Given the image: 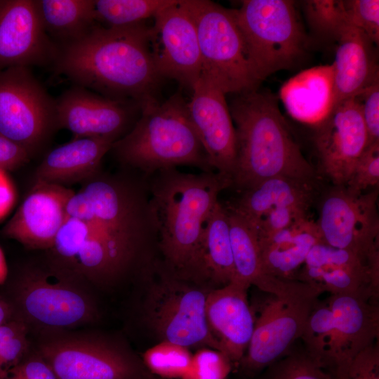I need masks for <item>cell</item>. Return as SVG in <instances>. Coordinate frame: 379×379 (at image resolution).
<instances>
[{"label":"cell","mask_w":379,"mask_h":379,"mask_svg":"<svg viewBox=\"0 0 379 379\" xmlns=\"http://www.w3.org/2000/svg\"><path fill=\"white\" fill-rule=\"evenodd\" d=\"M12 313L13 310L10 305L0 299V325L11 321Z\"/></svg>","instance_id":"obj_46"},{"label":"cell","mask_w":379,"mask_h":379,"mask_svg":"<svg viewBox=\"0 0 379 379\" xmlns=\"http://www.w3.org/2000/svg\"><path fill=\"white\" fill-rule=\"evenodd\" d=\"M249 287L233 280L208 292L206 317L219 351L232 362L241 361L250 343L255 319L248 301Z\"/></svg>","instance_id":"obj_21"},{"label":"cell","mask_w":379,"mask_h":379,"mask_svg":"<svg viewBox=\"0 0 379 379\" xmlns=\"http://www.w3.org/2000/svg\"><path fill=\"white\" fill-rule=\"evenodd\" d=\"M274 379H332L328 370L309 356H293L277 367Z\"/></svg>","instance_id":"obj_41"},{"label":"cell","mask_w":379,"mask_h":379,"mask_svg":"<svg viewBox=\"0 0 379 379\" xmlns=\"http://www.w3.org/2000/svg\"><path fill=\"white\" fill-rule=\"evenodd\" d=\"M156 379H164V378H156Z\"/></svg>","instance_id":"obj_48"},{"label":"cell","mask_w":379,"mask_h":379,"mask_svg":"<svg viewBox=\"0 0 379 379\" xmlns=\"http://www.w3.org/2000/svg\"><path fill=\"white\" fill-rule=\"evenodd\" d=\"M66 213L48 255L85 282L114 283L159 252L149 177L137 171L101 169L74 192Z\"/></svg>","instance_id":"obj_1"},{"label":"cell","mask_w":379,"mask_h":379,"mask_svg":"<svg viewBox=\"0 0 379 379\" xmlns=\"http://www.w3.org/2000/svg\"><path fill=\"white\" fill-rule=\"evenodd\" d=\"M27 349V327L22 321H9L0 325V376L18 364Z\"/></svg>","instance_id":"obj_36"},{"label":"cell","mask_w":379,"mask_h":379,"mask_svg":"<svg viewBox=\"0 0 379 379\" xmlns=\"http://www.w3.org/2000/svg\"><path fill=\"white\" fill-rule=\"evenodd\" d=\"M152 373L164 379H182L190 368L192 354L182 345L161 340L142 356Z\"/></svg>","instance_id":"obj_33"},{"label":"cell","mask_w":379,"mask_h":379,"mask_svg":"<svg viewBox=\"0 0 379 379\" xmlns=\"http://www.w3.org/2000/svg\"><path fill=\"white\" fill-rule=\"evenodd\" d=\"M378 188L356 194L333 185L322 196L316 221L321 241L357 253L379 257Z\"/></svg>","instance_id":"obj_11"},{"label":"cell","mask_w":379,"mask_h":379,"mask_svg":"<svg viewBox=\"0 0 379 379\" xmlns=\"http://www.w3.org/2000/svg\"><path fill=\"white\" fill-rule=\"evenodd\" d=\"M175 0H95L97 21L107 27H120L145 22Z\"/></svg>","instance_id":"obj_31"},{"label":"cell","mask_w":379,"mask_h":379,"mask_svg":"<svg viewBox=\"0 0 379 379\" xmlns=\"http://www.w3.org/2000/svg\"><path fill=\"white\" fill-rule=\"evenodd\" d=\"M234 277L228 213L218 201L204 227L197 278L208 279L222 286Z\"/></svg>","instance_id":"obj_29"},{"label":"cell","mask_w":379,"mask_h":379,"mask_svg":"<svg viewBox=\"0 0 379 379\" xmlns=\"http://www.w3.org/2000/svg\"><path fill=\"white\" fill-rule=\"evenodd\" d=\"M161 280L151 289L147 319L161 340L187 348L208 347L219 351L206 317L208 292L191 286L164 270Z\"/></svg>","instance_id":"obj_10"},{"label":"cell","mask_w":379,"mask_h":379,"mask_svg":"<svg viewBox=\"0 0 379 379\" xmlns=\"http://www.w3.org/2000/svg\"><path fill=\"white\" fill-rule=\"evenodd\" d=\"M309 210L293 206L275 207L263 214L254 223H248L253 227L258 239H262L310 218Z\"/></svg>","instance_id":"obj_39"},{"label":"cell","mask_w":379,"mask_h":379,"mask_svg":"<svg viewBox=\"0 0 379 379\" xmlns=\"http://www.w3.org/2000/svg\"><path fill=\"white\" fill-rule=\"evenodd\" d=\"M58 130L55 100L29 67L0 71V134L32 159L46 149Z\"/></svg>","instance_id":"obj_9"},{"label":"cell","mask_w":379,"mask_h":379,"mask_svg":"<svg viewBox=\"0 0 379 379\" xmlns=\"http://www.w3.org/2000/svg\"><path fill=\"white\" fill-rule=\"evenodd\" d=\"M85 281L54 262L30 265L20 274L15 301L23 316L49 328L75 327L91 321L95 310L82 288Z\"/></svg>","instance_id":"obj_8"},{"label":"cell","mask_w":379,"mask_h":379,"mask_svg":"<svg viewBox=\"0 0 379 379\" xmlns=\"http://www.w3.org/2000/svg\"><path fill=\"white\" fill-rule=\"evenodd\" d=\"M187 102L192 126L214 171L231 186L236 155V132L225 93L201 77L192 88Z\"/></svg>","instance_id":"obj_17"},{"label":"cell","mask_w":379,"mask_h":379,"mask_svg":"<svg viewBox=\"0 0 379 379\" xmlns=\"http://www.w3.org/2000/svg\"><path fill=\"white\" fill-rule=\"evenodd\" d=\"M314 145L319 168L334 185H345L353 167L368 145L365 125L355 99L333 107L315 125Z\"/></svg>","instance_id":"obj_16"},{"label":"cell","mask_w":379,"mask_h":379,"mask_svg":"<svg viewBox=\"0 0 379 379\" xmlns=\"http://www.w3.org/2000/svg\"><path fill=\"white\" fill-rule=\"evenodd\" d=\"M0 379H4V378H2L0 376Z\"/></svg>","instance_id":"obj_49"},{"label":"cell","mask_w":379,"mask_h":379,"mask_svg":"<svg viewBox=\"0 0 379 379\" xmlns=\"http://www.w3.org/2000/svg\"><path fill=\"white\" fill-rule=\"evenodd\" d=\"M15 198V189L6 172L0 170V219L12 208Z\"/></svg>","instance_id":"obj_45"},{"label":"cell","mask_w":379,"mask_h":379,"mask_svg":"<svg viewBox=\"0 0 379 379\" xmlns=\"http://www.w3.org/2000/svg\"><path fill=\"white\" fill-rule=\"evenodd\" d=\"M379 142L368 145L356 161L345 184L350 192L364 193L368 188H378Z\"/></svg>","instance_id":"obj_37"},{"label":"cell","mask_w":379,"mask_h":379,"mask_svg":"<svg viewBox=\"0 0 379 379\" xmlns=\"http://www.w3.org/2000/svg\"><path fill=\"white\" fill-rule=\"evenodd\" d=\"M278 104L274 94L258 88L237 94L232 101L237 155L230 187L242 192L275 176L317 180Z\"/></svg>","instance_id":"obj_4"},{"label":"cell","mask_w":379,"mask_h":379,"mask_svg":"<svg viewBox=\"0 0 379 379\" xmlns=\"http://www.w3.org/2000/svg\"><path fill=\"white\" fill-rule=\"evenodd\" d=\"M116 140L110 138H73L46 153L35 171V182L67 187L82 184L101 168Z\"/></svg>","instance_id":"obj_23"},{"label":"cell","mask_w":379,"mask_h":379,"mask_svg":"<svg viewBox=\"0 0 379 379\" xmlns=\"http://www.w3.org/2000/svg\"><path fill=\"white\" fill-rule=\"evenodd\" d=\"M138 107L139 119L110 149L121 168L147 177L179 165L201 172L215 171L191 122L187 102L180 94L164 102L152 99Z\"/></svg>","instance_id":"obj_5"},{"label":"cell","mask_w":379,"mask_h":379,"mask_svg":"<svg viewBox=\"0 0 379 379\" xmlns=\"http://www.w3.org/2000/svg\"><path fill=\"white\" fill-rule=\"evenodd\" d=\"M234 10L260 84L274 72L292 69L302 61L308 42L294 1L244 0Z\"/></svg>","instance_id":"obj_6"},{"label":"cell","mask_w":379,"mask_h":379,"mask_svg":"<svg viewBox=\"0 0 379 379\" xmlns=\"http://www.w3.org/2000/svg\"><path fill=\"white\" fill-rule=\"evenodd\" d=\"M128 104L75 86L55 100L58 129L69 131L74 138L104 137L117 141L135 123Z\"/></svg>","instance_id":"obj_19"},{"label":"cell","mask_w":379,"mask_h":379,"mask_svg":"<svg viewBox=\"0 0 379 379\" xmlns=\"http://www.w3.org/2000/svg\"><path fill=\"white\" fill-rule=\"evenodd\" d=\"M354 98L360 107L367 133L368 145L379 142V79Z\"/></svg>","instance_id":"obj_42"},{"label":"cell","mask_w":379,"mask_h":379,"mask_svg":"<svg viewBox=\"0 0 379 379\" xmlns=\"http://www.w3.org/2000/svg\"><path fill=\"white\" fill-rule=\"evenodd\" d=\"M230 187L215 171L194 174L171 168L149 177L165 272L180 279L197 278L204 227L220 192Z\"/></svg>","instance_id":"obj_3"},{"label":"cell","mask_w":379,"mask_h":379,"mask_svg":"<svg viewBox=\"0 0 379 379\" xmlns=\"http://www.w3.org/2000/svg\"><path fill=\"white\" fill-rule=\"evenodd\" d=\"M69 187L34 182L13 217L3 227L5 237L32 250H50L66 219Z\"/></svg>","instance_id":"obj_20"},{"label":"cell","mask_w":379,"mask_h":379,"mask_svg":"<svg viewBox=\"0 0 379 379\" xmlns=\"http://www.w3.org/2000/svg\"><path fill=\"white\" fill-rule=\"evenodd\" d=\"M149 46L157 73L192 90L201 73L197 28L184 0H175L154 16Z\"/></svg>","instance_id":"obj_12"},{"label":"cell","mask_w":379,"mask_h":379,"mask_svg":"<svg viewBox=\"0 0 379 379\" xmlns=\"http://www.w3.org/2000/svg\"><path fill=\"white\" fill-rule=\"evenodd\" d=\"M332 379H379V348L375 343L352 358L327 368Z\"/></svg>","instance_id":"obj_35"},{"label":"cell","mask_w":379,"mask_h":379,"mask_svg":"<svg viewBox=\"0 0 379 379\" xmlns=\"http://www.w3.org/2000/svg\"><path fill=\"white\" fill-rule=\"evenodd\" d=\"M302 4L310 27L323 39L338 41L345 30L352 25L344 1L307 0Z\"/></svg>","instance_id":"obj_32"},{"label":"cell","mask_w":379,"mask_h":379,"mask_svg":"<svg viewBox=\"0 0 379 379\" xmlns=\"http://www.w3.org/2000/svg\"><path fill=\"white\" fill-rule=\"evenodd\" d=\"M231 363L222 352L203 347L192 354L190 368L182 379H226Z\"/></svg>","instance_id":"obj_38"},{"label":"cell","mask_w":379,"mask_h":379,"mask_svg":"<svg viewBox=\"0 0 379 379\" xmlns=\"http://www.w3.org/2000/svg\"><path fill=\"white\" fill-rule=\"evenodd\" d=\"M225 206L229 217L234 279L248 287L255 286L273 296H289L301 292L304 286L300 281L280 279L265 273L253 227L241 215Z\"/></svg>","instance_id":"obj_25"},{"label":"cell","mask_w":379,"mask_h":379,"mask_svg":"<svg viewBox=\"0 0 379 379\" xmlns=\"http://www.w3.org/2000/svg\"><path fill=\"white\" fill-rule=\"evenodd\" d=\"M337 42L333 63V107L379 79L376 46L364 33L350 25Z\"/></svg>","instance_id":"obj_24"},{"label":"cell","mask_w":379,"mask_h":379,"mask_svg":"<svg viewBox=\"0 0 379 379\" xmlns=\"http://www.w3.org/2000/svg\"><path fill=\"white\" fill-rule=\"evenodd\" d=\"M197 32L201 77L225 94L258 88L235 10L208 0H184Z\"/></svg>","instance_id":"obj_7"},{"label":"cell","mask_w":379,"mask_h":379,"mask_svg":"<svg viewBox=\"0 0 379 379\" xmlns=\"http://www.w3.org/2000/svg\"><path fill=\"white\" fill-rule=\"evenodd\" d=\"M317 180L275 176L242 191L232 204L226 205L250 224L270 209L284 206L310 208L318 194Z\"/></svg>","instance_id":"obj_28"},{"label":"cell","mask_w":379,"mask_h":379,"mask_svg":"<svg viewBox=\"0 0 379 379\" xmlns=\"http://www.w3.org/2000/svg\"><path fill=\"white\" fill-rule=\"evenodd\" d=\"M150 26L93 25L85 34L58 46L53 65L76 86L138 105L156 98L161 78L150 51Z\"/></svg>","instance_id":"obj_2"},{"label":"cell","mask_w":379,"mask_h":379,"mask_svg":"<svg viewBox=\"0 0 379 379\" xmlns=\"http://www.w3.org/2000/svg\"><path fill=\"white\" fill-rule=\"evenodd\" d=\"M352 25L364 33L376 46L379 43V1H344Z\"/></svg>","instance_id":"obj_40"},{"label":"cell","mask_w":379,"mask_h":379,"mask_svg":"<svg viewBox=\"0 0 379 379\" xmlns=\"http://www.w3.org/2000/svg\"><path fill=\"white\" fill-rule=\"evenodd\" d=\"M297 280L321 293L379 296V258L367 260L352 251L319 241L310 251Z\"/></svg>","instance_id":"obj_15"},{"label":"cell","mask_w":379,"mask_h":379,"mask_svg":"<svg viewBox=\"0 0 379 379\" xmlns=\"http://www.w3.org/2000/svg\"><path fill=\"white\" fill-rule=\"evenodd\" d=\"M31 161L27 152L20 145L0 134V170H16Z\"/></svg>","instance_id":"obj_44"},{"label":"cell","mask_w":379,"mask_h":379,"mask_svg":"<svg viewBox=\"0 0 379 379\" xmlns=\"http://www.w3.org/2000/svg\"><path fill=\"white\" fill-rule=\"evenodd\" d=\"M39 350L57 379H135L137 375L126 354L98 339L57 337L43 343Z\"/></svg>","instance_id":"obj_14"},{"label":"cell","mask_w":379,"mask_h":379,"mask_svg":"<svg viewBox=\"0 0 379 379\" xmlns=\"http://www.w3.org/2000/svg\"><path fill=\"white\" fill-rule=\"evenodd\" d=\"M318 289L290 296H272L255 321L248 348L241 360L252 371L262 369L281 357L300 338Z\"/></svg>","instance_id":"obj_13"},{"label":"cell","mask_w":379,"mask_h":379,"mask_svg":"<svg viewBox=\"0 0 379 379\" xmlns=\"http://www.w3.org/2000/svg\"><path fill=\"white\" fill-rule=\"evenodd\" d=\"M258 240L263 271L284 280H297L310 251L321 241L310 218Z\"/></svg>","instance_id":"obj_27"},{"label":"cell","mask_w":379,"mask_h":379,"mask_svg":"<svg viewBox=\"0 0 379 379\" xmlns=\"http://www.w3.org/2000/svg\"><path fill=\"white\" fill-rule=\"evenodd\" d=\"M8 274V269L6 258L2 249L0 248V285L6 279Z\"/></svg>","instance_id":"obj_47"},{"label":"cell","mask_w":379,"mask_h":379,"mask_svg":"<svg viewBox=\"0 0 379 379\" xmlns=\"http://www.w3.org/2000/svg\"><path fill=\"white\" fill-rule=\"evenodd\" d=\"M333 65L311 67L299 72L284 83L280 98L294 119L317 125L333 107Z\"/></svg>","instance_id":"obj_26"},{"label":"cell","mask_w":379,"mask_h":379,"mask_svg":"<svg viewBox=\"0 0 379 379\" xmlns=\"http://www.w3.org/2000/svg\"><path fill=\"white\" fill-rule=\"evenodd\" d=\"M6 379H57L53 371L41 357L21 361L11 368Z\"/></svg>","instance_id":"obj_43"},{"label":"cell","mask_w":379,"mask_h":379,"mask_svg":"<svg viewBox=\"0 0 379 379\" xmlns=\"http://www.w3.org/2000/svg\"><path fill=\"white\" fill-rule=\"evenodd\" d=\"M42 26L60 45L73 41L95 25L94 0H35Z\"/></svg>","instance_id":"obj_30"},{"label":"cell","mask_w":379,"mask_h":379,"mask_svg":"<svg viewBox=\"0 0 379 379\" xmlns=\"http://www.w3.org/2000/svg\"><path fill=\"white\" fill-rule=\"evenodd\" d=\"M58 51L42 26L35 0H0V71L53 64Z\"/></svg>","instance_id":"obj_18"},{"label":"cell","mask_w":379,"mask_h":379,"mask_svg":"<svg viewBox=\"0 0 379 379\" xmlns=\"http://www.w3.org/2000/svg\"><path fill=\"white\" fill-rule=\"evenodd\" d=\"M334 328L324 367L353 357L376 343L379 335L378 298L360 294L331 295L327 300Z\"/></svg>","instance_id":"obj_22"},{"label":"cell","mask_w":379,"mask_h":379,"mask_svg":"<svg viewBox=\"0 0 379 379\" xmlns=\"http://www.w3.org/2000/svg\"><path fill=\"white\" fill-rule=\"evenodd\" d=\"M334 328L332 311L327 302L314 303L305 321L300 338L307 355L324 366Z\"/></svg>","instance_id":"obj_34"}]
</instances>
